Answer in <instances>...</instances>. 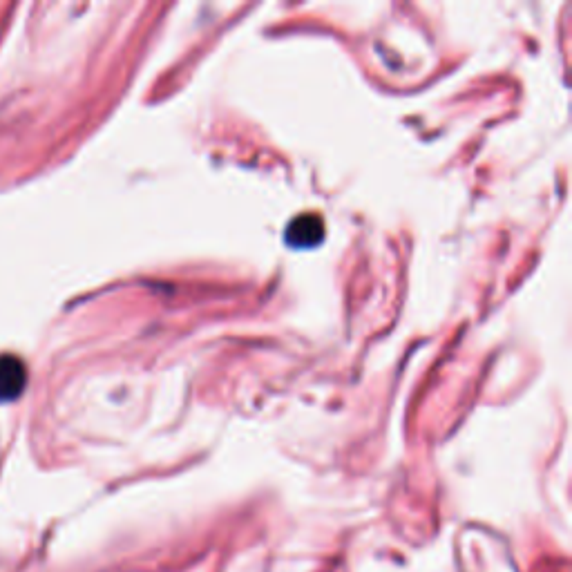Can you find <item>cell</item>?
I'll return each mask as SVG.
<instances>
[{
    "label": "cell",
    "instance_id": "obj_2",
    "mask_svg": "<svg viewBox=\"0 0 572 572\" xmlns=\"http://www.w3.org/2000/svg\"><path fill=\"white\" fill-rule=\"evenodd\" d=\"M324 237V222L318 215H300L286 228V242L298 249L316 246Z\"/></svg>",
    "mask_w": 572,
    "mask_h": 572
},
{
    "label": "cell",
    "instance_id": "obj_1",
    "mask_svg": "<svg viewBox=\"0 0 572 572\" xmlns=\"http://www.w3.org/2000/svg\"><path fill=\"white\" fill-rule=\"evenodd\" d=\"M27 385L25 365L16 356H0V403L16 400Z\"/></svg>",
    "mask_w": 572,
    "mask_h": 572
}]
</instances>
